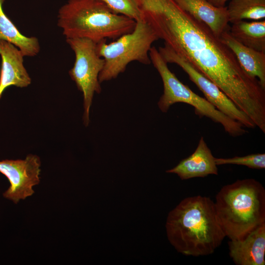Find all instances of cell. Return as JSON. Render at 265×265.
<instances>
[{
  "mask_svg": "<svg viewBox=\"0 0 265 265\" xmlns=\"http://www.w3.org/2000/svg\"><path fill=\"white\" fill-rule=\"evenodd\" d=\"M165 228L170 243L186 256L212 254L226 237L214 202L201 195L182 200L169 212Z\"/></svg>",
  "mask_w": 265,
  "mask_h": 265,
  "instance_id": "2",
  "label": "cell"
},
{
  "mask_svg": "<svg viewBox=\"0 0 265 265\" xmlns=\"http://www.w3.org/2000/svg\"><path fill=\"white\" fill-rule=\"evenodd\" d=\"M184 11L207 26L217 38L229 30L226 6L217 7L207 0H174Z\"/></svg>",
  "mask_w": 265,
  "mask_h": 265,
  "instance_id": "12",
  "label": "cell"
},
{
  "mask_svg": "<svg viewBox=\"0 0 265 265\" xmlns=\"http://www.w3.org/2000/svg\"><path fill=\"white\" fill-rule=\"evenodd\" d=\"M136 24L114 13L99 0H68L57 15V26L66 39L87 38L97 43L131 33Z\"/></svg>",
  "mask_w": 265,
  "mask_h": 265,
  "instance_id": "4",
  "label": "cell"
},
{
  "mask_svg": "<svg viewBox=\"0 0 265 265\" xmlns=\"http://www.w3.org/2000/svg\"><path fill=\"white\" fill-rule=\"evenodd\" d=\"M66 39L75 54L74 64L69 74L82 93V120L84 126H87L90 122L89 112L94 95L102 91L99 76L105 61L97 53V43L87 38Z\"/></svg>",
  "mask_w": 265,
  "mask_h": 265,
  "instance_id": "7",
  "label": "cell"
},
{
  "mask_svg": "<svg viewBox=\"0 0 265 265\" xmlns=\"http://www.w3.org/2000/svg\"><path fill=\"white\" fill-rule=\"evenodd\" d=\"M229 30L223 32L219 39L233 53L242 68L249 75L257 79L265 89V52L242 45L231 35Z\"/></svg>",
  "mask_w": 265,
  "mask_h": 265,
  "instance_id": "14",
  "label": "cell"
},
{
  "mask_svg": "<svg viewBox=\"0 0 265 265\" xmlns=\"http://www.w3.org/2000/svg\"><path fill=\"white\" fill-rule=\"evenodd\" d=\"M229 32L238 42L256 51L265 52V20L241 21L232 24Z\"/></svg>",
  "mask_w": 265,
  "mask_h": 265,
  "instance_id": "16",
  "label": "cell"
},
{
  "mask_svg": "<svg viewBox=\"0 0 265 265\" xmlns=\"http://www.w3.org/2000/svg\"><path fill=\"white\" fill-rule=\"evenodd\" d=\"M212 5L217 7H224L226 3L230 0H207Z\"/></svg>",
  "mask_w": 265,
  "mask_h": 265,
  "instance_id": "20",
  "label": "cell"
},
{
  "mask_svg": "<svg viewBox=\"0 0 265 265\" xmlns=\"http://www.w3.org/2000/svg\"><path fill=\"white\" fill-rule=\"evenodd\" d=\"M229 255L237 265H265V223L243 238L230 240Z\"/></svg>",
  "mask_w": 265,
  "mask_h": 265,
  "instance_id": "11",
  "label": "cell"
},
{
  "mask_svg": "<svg viewBox=\"0 0 265 265\" xmlns=\"http://www.w3.org/2000/svg\"><path fill=\"white\" fill-rule=\"evenodd\" d=\"M114 13L125 16L136 22L144 20L138 0H99Z\"/></svg>",
  "mask_w": 265,
  "mask_h": 265,
  "instance_id": "18",
  "label": "cell"
},
{
  "mask_svg": "<svg viewBox=\"0 0 265 265\" xmlns=\"http://www.w3.org/2000/svg\"><path fill=\"white\" fill-rule=\"evenodd\" d=\"M5 0H0V40L8 42L22 52L24 56H34L40 50L38 38L24 35L7 16L3 9Z\"/></svg>",
  "mask_w": 265,
  "mask_h": 265,
  "instance_id": "15",
  "label": "cell"
},
{
  "mask_svg": "<svg viewBox=\"0 0 265 265\" xmlns=\"http://www.w3.org/2000/svg\"><path fill=\"white\" fill-rule=\"evenodd\" d=\"M165 62L175 63L179 66L188 76L193 82L203 93L205 99L218 110L230 118L248 128L256 127L251 119L215 84L196 69L186 59L177 54L170 47L164 44L158 49Z\"/></svg>",
  "mask_w": 265,
  "mask_h": 265,
  "instance_id": "8",
  "label": "cell"
},
{
  "mask_svg": "<svg viewBox=\"0 0 265 265\" xmlns=\"http://www.w3.org/2000/svg\"><path fill=\"white\" fill-rule=\"evenodd\" d=\"M149 56L163 82V92L158 103L162 112H166L175 103H183L193 106L195 113L200 118L206 117L220 124L225 131L233 137L239 136L247 132L240 123L222 113L205 98L183 83L170 70L167 63L155 47L150 49Z\"/></svg>",
  "mask_w": 265,
  "mask_h": 265,
  "instance_id": "5",
  "label": "cell"
},
{
  "mask_svg": "<svg viewBox=\"0 0 265 265\" xmlns=\"http://www.w3.org/2000/svg\"><path fill=\"white\" fill-rule=\"evenodd\" d=\"M217 165L234 164L243 165L251 169H263L265 168V154L257 153L244 156H235L230 158H216Z\"/></svg>",
  "mask_w": 265,
  "mask_h": 265,
  "instance_id": "19",
  "label": "cell"
},
{
  "mask_svg": "<svg viewBox=\"0 0 265 265\" xmlns=\"http://www.w3.org/2000/svg\"><path fill=\"white\" fill-rule=\"evenodd\" d=\"M227 7L229 23L265 18V0H230Z\"/></svg>",
  "mask_w": 265,
  "mask_h": 265,
  "instance_id": "17",
  "label": "cell"
},
{
  "mask_svg": "<svg viewBox=\"0 0 265 265\" xmlns=\"http://www.w3.org/2000/svg\"><path fill=\"white\" fill-rule=\"evenodd\" d=\"M215 159L204 137L201 136L194 152L166 172L176 174L182 180L204 178L209 175H217L218 168Z\"/></svg>",
  "mask_w": 265,
  "mask_h": 265,
  "instance_id": "13",
  "label": "cell"
},
{
  "mask_svg": "<svg viewBox=\"0 0 265 265\" xmlns=\"http://www.w3.org/2000/svg\"><path fill=\"white\" fill-rule=\"evenodd\" d=\"M0 99L3 92L9 86L27 87L31 79L24 65L21 51L12 44L0 40Z\"/></svg>",
  "mask_w": 265,
  "mask_h": 265,
  "instance_id": "10",
  "label": "cell"
},
{
  "mask_svg": "<svg viewBox=\"0 0 265 265\" xmlns=\"http://www.w3.org/2000/svg\"><path fill=\"white\" fill-rule=\"evenodd\" d=\"M40 158L33 154L28 155L24 159L0 161V173L10 183L3 197L17 204L31 196L34 193L33 187L40 183Z\"/></svg>",
  "mask_w": 265,
  "mask_h": 265,
  "instance_id": "9",
  "label": "cell"
},
{
  "mask_svg": "<svg viewBox=\"0 0 265 265\" xmlns=\"http://www.w3.org/2000/svg\"><path fill=\"white\" fill-rule=\"evenodd\" d=\"M159 39L153 27L143 20L136 22L132 32L121 36L115 41L107 44L105 39L97 43V53L105 61L99 76L100 82L116 78L132 61L151 64L149 52L152 44Z\"/></svg>",
  "mask_w": 265,
  "mask_h": 265,
  "instance_id": "6",
  "label": "cell"
},
{
  "mask_svg": "<svg viewBox=\"0 0 265 265\" xmlns=\"http://www.w3.org/2000/svg\"><path fill=\"white\" fill-rule=\"evenodd\" d=\"M214 203L218 221L230 240L241 239L265 223V189L254 179L224 186Z\"/></svg>",
  "mask_w": 265,
  "mask_h": 265,
  "instance_id": "3",
  "label": "cell"
},
{
  "mask_svg": "<svg viewBox=\"0 0 265 265\" xmlns=\"http://www.w3.org/2000/svg\"><path fill=\"white\" fill-rule=\"evenodd\" d=\"M144 20L159 39L215 84L256 126L265 123V89L207 26L174 0H164L158 11L144 13Z\"/></svg>",
  "mask_w": 265,
  "mask_h": 265,
  "instance_id": "1",
  "label": "cell"
}]
</instances>
